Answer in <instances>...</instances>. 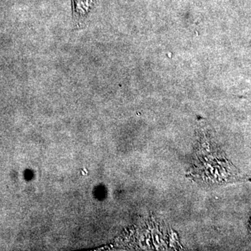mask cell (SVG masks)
Instances as JSON below:
<instances>
[{"label":"cell","mask_w":251,"mask_h":251,"mask_svg":"<svg viewBox=\"0 0 251 251\" xmlns=\"http://www.w3.org/2000/svg\"><path fill=\"white\" fill-rule=\"evenodd\" d=\"M190 175L197 181L209 184H225L239 179L235 176L234 168L231 169L228 162L219 154V150L214 148L213 141L205 133L200 138Z\"/></svg>","instance_id":"cell-1"}]
</instances>
